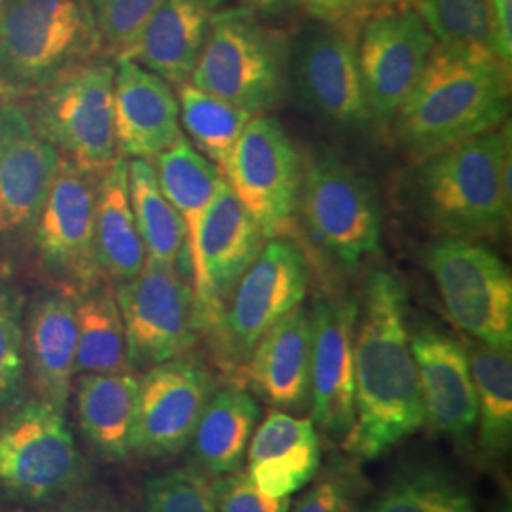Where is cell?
<instances>
[{"instance_id": "obj_1", "label": "cell", "mask_w": 512, "mask_h": 512, "mask_svg": "<svg viewBox=\"0 0 512 512\" xmlns=\"http://www.w3.org/2000/svg\"><path fill=\"white\" fill-rule=\"evenodd\" d=\"M406 300L403 283L376 270L357 302L355 421L342 446L361 461L382 458L427 423Z\"/></svg>"}, {"instance_id": "obj_2", "label": "cell", "mask_w": 512, "mask_h": 512, "mask_svg": "<svg viewBox=\"0 0 512 512\" xmlns=\"http://www.w3.org/2000/svg\"><path fill=\"white\" fill-rule=\"evenodd\" d=\"M511 107V67L488 48L440 44L395 116L418 160L501 128Z\"/></svg>"}, {"instance_id": "obj_3", "label": "cell", "mask_w": 512, "mask_h": 512, "mask_svg": "<svg viewBox=\"0 0 512 512\" xmlns=\"http://www.w3.org/2000/svg\"><path fill=\"white\" fill-rule=\"evenodd\" d=\"M420 192L429 219L448 238H503L511 211L509 128L425 158Z\"/></svg>"}, {"instance_id": "obj_4", "label": "cell", "mask_w": 512, "mask_h": 512, "mask_svg": "<svg viewBox=\"0 0 512 512\" xmlns=\"http://www.w3.org/2000/svg\"><path fill=\"white\" fill-rule=\"evenodd\" d=\"M101 48L88 0H4L0 97L29 99Z\"/></svg>"}, {"instance_id": "obj_5", "label": "cell", "mask_w": 512, "mask_h": 512, "mask_svg": "<svg viewBox=\"0 0 512 512\" xmlns=\"http://www.w3.org/2000/svg\"><path fill=\"white\" fill-rule=\"evenodd\" d=\"M188 82L239 109L266 114L287 90L289 48L253 10H219Z\"/></svg>"}, {"instance_id": "obj_6", "label": "cell", "mask_w": 512, "mask_h": 512, "mask_svg": "<svg viewBox=\"0 0 512 512\" xmlns=\"http://www.w3.org/2000/svg\"><path fill=\"white\" fill-rule=\"evenodd\" d=\"M116 65L92 59L61 74L35 93L25 109L38 135L74 165L103 175L116 154L114 137Z\"/></svg>"}, {"instance_id": "obj_7", "label": "cell", "mask_w": 512, "mask_h": 512, "mask_svg": "<svg viewBox=\"0 0 512 512\" xmlns=\"http://www.w3.org/2000/svg\"><path fill=\"white\" fill-rule=\"evenodd\" d=\"M427 268L459 330L476 342L511 351V272L490 247L473 239H440L427 251Z\"/></svg>"}, {"instance_id": "obj_8", "label": "cell", "mask_w": 512, "mask_h": 512, "mask_svg": "<svg viewBox=\"0 0 512 512\" xmlns=\"http://www.w3.org/2000/svg\"><path fill=\"white\" fill-rule=\"evenodd\" d=\"M86 471L63 412L46 401L19 404L0 425V488L27 503L73 492Z\"/></svg>"}, {"instance_id": "obj_9", "label": "cell", "mask_w": 512, "mask_h": 512, "mask_svg": "<svg viewBox=\"0 0 512 512\" xmlns=\"http://www.w3.org/2000/svg\"><path fill=\"white\" fill-rule=\"evenodd\" d=\"M298 211L311 238L348 268L380 251L382 211L376 190L336 154L321 152L304 167Z\"/></svg>"}, {"instance_id": "obj_10", "label": "cell", "mask_w": 512, "mask_h": 512, "mask_svg": "<svg viewBox=\"0 0 512 512\" xmlns=\"http://www.w3.org/2000/svg\"><path fill=\"white\" fill-rule=\"evenodd\" d=\"M264 243L266 238L255 219L241 205L228 181L220 177L198 236L188 247L196 330L207 334L213 344L219 340L230 296Z\"/></svg>"}, {"instance_id": "obj_11", "label": "cell", "mask_w": 512, "mask_h": 512, "mask_svg": "<svg viewBox=\"0 0 512 512\" xmlns=\"http://www.w3.org/2000/svg\"><path fill=\"white\" fill-rule=\"evenodd\" d=\"M304 165L285 128L268 114H255L245 126L222 175L264 238L294 232Z\"/></svg>"}, {"instance_id": "obj_12", "label": "cell", "mask_w": 512, "mask_h": 512, "mask_svg": "<svg viewBox=\"0 0 512 512\" xmlns=\"http://www.w3.org/2000/svg\"><path fill=\"white\" fill-rule=\"evenodd\" d=\"M310 266L287 238L268 239L230 296L215 344L219 359L234 368L249 359L256 342L287 313L302 306Z\"/></svg>"}, {"instance_id": "obj_13", "label": "cell", "mask_w": 512, "mask_h": 512, "mask_svg": "<svg viewBox=\"0 0 512 512\" xmlns=\"http://www.w3.org/2000/svg\"><path fill=\"white\" fill-rule=\"evenodd\" d=\"M126 332L131 370H148L183 357L196 344L192 283L179 268L145 262L114 289Z\"/></svg>"}, {"instance_id": "obj_14", "label": "cell", "mask_w": 512, "mask_h": 512, "mask_svg": "<svg viewBox=\"0 0 512 512\" xmlns=\"http://www.w3.org/2000/svg\"><path fill=\"white\" fill-rule=\"evenodd\" d=\"M355 46L370 118L385 126L420 80L437 38L416 4L399 0L365 19Z\"/></svg>"}, {"instance_id": "obj_15", "label": "cell", "mask_w": 512, "mask_h": 512, "mask_svg": "<svg viewBox=\"0 0 512 512\" xmlns=\"http://www.w3.org/2000/svg\"><path fill=\"white\" fill-rule=\"evenodd\" d=\"M99 181V175L61 156L54 184L33 226L40 264L73 296L107 279L95 249Z\"/></svg>"}, {"instance_id": "obj_16", "label": "cell", "mask_w": 512, "mask_h": 512, "mask_svg": "<svg viewBox=\"0 0 512 512\" xmlns=\"http://www.w3.org/2000/svg\"><path fill=\"white\" fill-rule=\"evenodd\" d=\"M213 391L211 372L184 355L145 370L137 389L131 454L147 459L179 454L194 437Z\"/></svg>"}, {"instance_id": "obj_17", "label": "cell", "mask_w": 512, "mask_h": 512, "mask_svg": "<svg viewBox=\"0 0 512 512\" xmlns=\"http://www.w3.org/2000/svg\"><path fill=\"white\" fill-rule=\"evenodd\" d=\"M289 80L302 103L334 126L357 128L370 118L355 38L315 19L289 50Z\"/></svg>"}, {"instance_id": "obj_18", "label": "cell", "mask_w": 512, "mask_h": 512, "mask_svg": "<svg viewBox=\"0 0 512 512\" xmlns=\"http://www.w3.org/2000/svg\"><path fill=\"white\" fill-rule=\"evenodd\" d=\"M311 315V421L344 440L355 421L357 300H317Z\"/></svg>"}, {"instance_id": "obj_19", "label": "cell", "mask_w": 512, "mask_h": 512, "mask_svg": "<svg viewBox=\"0 0 512 512\" xmlns=\"http://www.w3.org/2000/svg\"><path fill=\"white\" fill-rule=\"evenodd\" d=\"M418 366L425 421L465 450L478 420L475 384L463 344L433 325L408 329Z\"/></svg>"}, {"instance_id": "obj_20", "label": "cell", "mask_w": 512, "mask_h": 512, "mask_svg": "<svg viewBox=\"0 0 512 512\" xmlns=\"http://www.w3.org/2000/svg\"><path fill=\"white\" fill-rule=\"evenodd\" d=\"M61 164L59 150L42 139L23 107L0 109V236L33 228Z\"/></svg>"}, {"instance_id": "obj_21", "label": "cell", "mask_w": 512, "mask_h": 512, "mask_svg": "<svg viewBox=\"0 0 512 512\" xmlns=\"http://www.w3.org/2000/svg\"><path fill=\"white\" fill-rule=\"evenodd\" d=\"M114 137L118 156L143 160L183 137L179 99L169 84L129 57L116 59Z\"/></svg>"}, {"instance_id": "obj_22", "label": "cell", "mask_w": 512, "mask_h": 512, "mask_svg": "<svg viewBox=\"0 0 512 512\" xmlns=\"http://www.w3.org/2000/svg\"><path fill=\"white\" fill-rule=\"evenodd\" d=\"M76 304L67 291L40 294L23 325V355L37 399L65 412L76 374Z\"/></svg>"}, {"instance_id": "obj_23", "label": "cell", "mask_w": 512, "mask_h": 512, "mask_svg": "<svg viewBox=\"0 0 512 512\" xmlns=\"http://www.w3.org/2000/svg\"><path fill=\"white\" fill-rule=\"evenodd\" d=\"M245 376L256 395L277 410L310 406L311 315L302 306L268 330L245 361Z\"/></svg>"}, {"instance_id": "obj_24", "label": "cell", "mask_w": 512, "mask_h": 512, "mask_svg": "<svg viewBox=\"0 0 512 512\" xmlns=\"http://www.w3.org/2000/svg\"><path fill=\"white\" fill-rule=\"evenodd\" d=\"M247 475L268 497H291L306 488L321 467V439L311 418L272 410L256 425L247 450Z\"/></svg>"}, {"instance_id": "obj_25", "label": "cell", "mask_w": 512, "mask_h": 512, "mask_svg": "<svg viewBox=\"0 0 512 512\" xmlns=\"http://www.w3.org/2000/svg\"><path fill=\"white\" fill-rule=\"evenodd\" d=\"M222 0H162L126 57L183 86L202 55Z\"/></svg>"}, {"instance_id": "obj_26", "label": "cell", "mask_w": 512, "mask_h": 512, "mask_svg": "<svg viewBox=\"0 0 512 512\" xmlns=\"http://www.w3.org/2000/svg\"><path fill=\"white\" fill-rule=\"evenodd\" d=\"M258 421L260 404L251 391L236 384L215 389L190 440L192 469L211 480L241 471Z\"/></svg>"}, {"instance_id": "obj_27", "label": "cell", "mask_w": 512, "mask_h": 512, "mask_svg": "<svg viewBox=\"0 0 512 512\" xmlns=\"http://www.w3.org/2000/svg\"><path fill=\"white\" fill-rule=\"evenodd\" d=\"M137 389L133 370L78 376V423L93 452L105 461H122L131 454Z\"/></svg>"}, {"instance_id": "obj_28", "label": "cell", "mask_w": 512, "mask_h": 512, "mask_svg": "<svg viewBox=\"0 0 512 512\" xmlns=\"http://www.w3.org/2000/svg\"><path fill=\"white\" fill-rule=\"evenodd\" d=\"M95 249L101 272L116 283L135 277L147 262L129 202L128 162L122 156L112 160L99 181Z\"/></svg>"}, {"instance_id": "obj_29", "label": "cell", "mask_w": 512, "mask_h": 512, "mask_svg": "<svg viewBox=\"0 0 512 512\" xmlns=\"http://www.w3.org/2000/svg\"><path fill=\"white\" fill-rule=\"evenodd\" d=\"M463 348L471 368L478 404L476 448L488 465H499L511 452V351L476 342L473 338H469Z\"/></svg>"}, {"instance_id": "obj_30", "label": "cell", "mask_w": 512, "mask_h": 512, "mask_svg": "<svg viewBox=\"0 0 512 512\" xmlns=\"http://www.w3.org/2000/svg\"><path fill=\"white\" fill-rule=\"evenodd\" d=\"M129 202L148 262L175 266L186 277L190 253L186 226L177 209L165 198L150 160L131 158L128 162Z\"/></svg>"}, {"instance_id": "obj_31", "label": "cell", "mask_w": 512, "mask_h": 512, "mask_svg": "<svg viewBox=\"0 0 512 512\" xmlns=\"http://www.w3.org/2000/svg\"><path fill=\"white\" fill-rule=\"evenodd\" d=\"M105 281L74 294L78 327L76 374H110L131 370L126 351V332L116 294Z\"/></svg>"}, {"instance_id": "obj_32", "label": "cell", "mask_w": 512, "mask_h": 512, "mask_svg": "<svg viewBox=\"0 0 512 512\" xmlns=\"http://www.w3.org/2000/svg\"><path fill=\"white\" fill-rule=\"evenodd\" d=\"M365 512H478L469 488L437 463H410L385 484Z\"/></svg>"}, {"instance_id": "obj_33", "label": "cell", "mask_w": 512, "mask_h": 512, "mask_svg": "<svg viewBox=\"0 0 512 512\" xmlns=\"http://www.w3.org/2000/svg\"><path fill=\"white\" fill-rule=\"evenodd\" d=\"M156 175L165 198L177 209L186 226V245L198 236L203 215L219 186V169L181 137L156 158Z\"/></svg>"}, {"instance_id": "obj_34", "label": "cell", "mask_w": 512, "mask_h": 512, "mask_svg": "<svg viewBox=\"0 0 512 512\" xmlns=\"http://www.w3.org/2000/svg\"><path fill=\"white\" fill-rule=\"evenodd\" d=\"M179 109L192 147L224 175L243 129L255 114L202 92L192 84L181 86Z\"/></svg>"}, {"instance_id": "obj_35", "label": "cell", "mask_w": 512, "mask_h": 512, "mask_svg": "<svg viewBox=\"0 0 512 512\" xmlns=\"http://www.w3.org/2000/svg\"><path fill=\"white\" fill-rule=\"evenodd\" d=\"M416 8L440 44L488 48L497 54L492 0H416Z\"/></svg>"}, {"instance_id": "obj_36", "label": "cell", "mask_w": 512, "mask_h": 512, "mask_svg": "<svg viewBox=\"0 0 512 512\" xmlns=\"http://www.w3.org/2000/svg\"><path fill=\"white\" fill-rule=\"evenodd\" d=\"M160 2L162 0H88L103 48L116 59L126 57Z\"/></svg>"}, {"instance_id": "obj_37", "label": "cell", "mask_w": 512, "mask_h": 512, "mask_svg": "<svg viewBox=\"0 0 512 512\" xmlns=\"http://www.w3.org/2000/svg\"><path fill=\"white\" fill-rule=\"evenodd\" d=\"M145 512H215L207 478L192 467L150 476Z\"/></svg>"}, {"instance_id": "obj_38", "label": "cell", "mask_w": 512, "mask_h": 512, "mask_svg": "<svg viewBox=\"0 0 512 512\" xmlns=\"http://www.w3.org/2000/svg\"><path fill=\"white\" fill-rule=\"evenodd\" d=\"M25 387L23 321L18 298L0 287V412L18 404Z\"/></svg>"}, {"instance_id": "obj_39", "label": "cell", "mask_w": 512, "mask_h": 512, "mask_svg": "<svg viewBox=\"0 0 512 512\" xmlns=\"http://www.w3.org/2000/svg\"><path fill=\"white\" fill-rule=\"evenodd\" d=\"M311 482L310 490L294 503L293 512H365L359 480L344 465H332Z\"/></svg>"}, {"instance_id": "obj_40", "label": "cell", "mask_w": 512, "mask_h": 512, "mask_svg": "<svg viewBox=\"0 0 512 512\" xmlns=\"http://www.w3.org/2000/svg\"><path fill=\"white\" fill-rule=\"evenodd\" d=\"M215 512H291V497H268L243 471L209 482Z\"/></svg>"}, {"instance_id": "obj_41", "label": "cell", "mask_w": 512, "mask_h": 512, "mask_svg": "<svg viewBox=\"0 0 512 512\" xmlns=\"http://www.w3.org/2000/svg\"><path fill=\"white\" fill-rule=\"evenodd\" d=\"M311 16L353 37L366 18L399 0H304Z\"/></svg>"}, {"instance_id": "obj_42", "label": "cell", "mask_w": 512, "mask_h": 512, "mask_svg": "<svg viewBox=\"0 0 512 512\" xmlns=\"http://www.w3.org/2000/svg\"><path fill=\"white\" fill-rule=\"evenodd\" d=\"M494 4L497 55L511 67L512 59V0H492Z\"/></svg>"}, {"instance_id": "obj_43", "label": "cell", "mask_w": 512, "mask_h": 512, "mask_svg": "<svg viewBox=\"0 0 512 512\" xmlns=\"http://www.w3.org/2000/svg\"><path fill=\"white\" fill-rule=\"evenodd\" d=\"M245 8L253 10L256 14H281L294 8L296 4H300L302 0H241Z\"/></svg>"}, {"instance_id": "obj_44", "label": "cell", "mask_w": 512, "mask_h": 512, "mask_svg": "<svg viewBox=\"0 0 512 512\" xmlns=\"http://www.w3.org/2000/svg\"><path fill=\"white\" fill-rule=\"evenodd\" d=\"M59 512H120L112 507H107L103 503H92V501H71V503H65Z\"/></svg>"}, {"instance_id": "obj_45", "label": "cell", "mask_w": 512, "mask_h": 512, "mask_svg": "<svg viewBox=\"0 0 512 512\" xmlns=\"http://www.w3.org/2000/svg\"><path fill=\"white\" fill-rule=\"evenodd\" d=\"M494 512H511V505L509 503H501Z\"/></svg>"}, {"instance_id": "obj_46", "label": "cell", "mask_w": 512, "mask_h": 512, "mask_svg": "<svg viewBox=\"0 0 512 512\" xmlns=\"http://www.w3.org/2000/svg\"><path fill=\"white\" fill-rule=\"evenodd\" d=\"M2 4H4V0H0V8H2Z\"/></svg>"}]
</instances>
